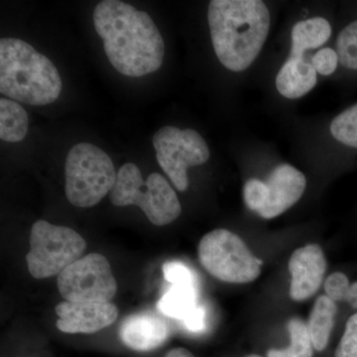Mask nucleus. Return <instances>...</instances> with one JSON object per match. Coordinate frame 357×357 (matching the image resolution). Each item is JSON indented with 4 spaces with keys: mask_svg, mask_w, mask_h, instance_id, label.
Listing matches in <instances>:
<instances>
[{
    "mask_svg": "<svg viewBox=\"0 0 357 357\" xmlns=\"http://www.w3.org/2000/svg\"><path fill=\"white\" fill-rule=\"evenodd\" d=\"M93 20L105 55L117 72L138 77L161 68L165 43L149 14L126 2L103 0L96 6Z\"/></svg>",
    "mask_w": 357,
    "mask_h": 357,
    "instance_id": "nucleus-1",
    "label": "nucleus"
},
{
    "mask_svg": "<svg viewBox=\"0 0 357 357\" xmlns=\"http://www.w3.org/2000/svg\"><path fill=\"white\" fill-rule=\"evenodd\" d=\"M208 21L215 55L231 72L248 69L269 34L270 13L260 0H213Z\"/></svg>",
    "mask_w": 357,
    "mask_h": 357,
    "instance_id": "nucleus-2",
    "label": "nucleus"
},
{
    "mask_svg": "<svg viewBox=\"0 0 357 357\" xmlns=\"http://www.w3.org/2000/svg\"><path fill=\"white\" fill-rule=\"evenodd\" d=\"M63 84L53 62L31 45L16 38L0 40V93L30 105L58 100Z\"/></svg>",
    "mask_w": 357,
    "mask_h": 357,
    "instance_id": "nucleus-3",
    "label": "nucleus"
},
{
    "mask_svg": "<svg viewBox=\"0 0 357 357\" xmlns=\"http://www.w3.org/2000/svg\"><path fill=\"white\" fill-rule=\"evenodd\" d=\"M109 199L116 206H139L157 227L173 222L182 211L177 194L168 181L161 174L152 173L145 182L134 163L124 164L119 169Z\"/></svg>",
    "mask_w": 357,
    "mask_h": 357,
    "instance_id": "nucleus-4",
    "label": "nucleus"
},
{
    "mask_svg": "<svg viewBox=\"0 0 357 357\" xmlns=\"http://www.w3.org/2000/svg\"><path fill=\"white\" fill-rule=\"evenodd\" d=\"M65 176L68 201L77 208H91L112 192L117 173L102 149L91 143H79L68 153Z\"/></svg>",
    "mask_w": 357,
    "mask_h": 357,
    "instance_id": "nucleus-5",
    "label": "nucleus"
},
{
    "mask_svg": "<svg viewBox=\"0 0 357 357\" xmlns=\"http://www.w3.org/2000/svg\"><path fill=\"white\" fill-rule=\"evenodd\" d=\"M30 250L26 256L28 270L36 279H46L76 262L86 248V241L67 227L38 220L30 232Z\"/></svg>",
    "mask_w": 357,
    "mask_h": 357,
    "instance_id": "nucleus-6",
    "label": "nucleus"
},
{
    "mask_svg": "<svg viewBox=\"0 0 357 357\" xmlns=\"http://www.w3.org/2000/svg\"><path fill=\"white\" fill-rule=\"evenodd\" d=\"M199 259L211 276L227 283H249L261 272V260L241 237L227 229L213 230L201 239Z\"/></svg>",
    "mask_w": 357,
    "mask_h": 357,
    "instance_id": "nucleus-7",
    "label": "nucleus"
},
{
    "mask_svg": "<svg viewBox=\"0 0 357 357\" xmlns=\"http://www.w3.org/2000/svg\"><path fill=\"white\" fill-rule=\"evenodd\" d=\"M153 146L160 167L181 192L189 187L188 168L203 165L211 156L208 143L194 129L164 126L154 134Z\"/></svg>",
    "mask_w": 357,
    "mask_h": 357,
    "instance_id": "nucleus-8",
    "label": "nucleus"
},
{
    "mask_svg": "<svg viewBox=\"0 0 357 357\" xmlns=\"http://www.w3.org/2000/svg\"><path fill=\"white\" fill-rule=\"evenodd\" d=\"M59 292L70 302L110 303L117 283L109 260L100 253L79 258L58 275Z\"/></svg>",
    "mask_w": 357,
    "mask_h": 357,
    "instance_id": "nucleus-9",
    "label": "nucleus"
},
{
    "mask_svg": "<svg viewBox=\"0 0 357 357\" xmlns=\"http://www.w3.org/2000/svg\"><path fill=\"white\" fill-rule=\"evenodd\" d=\"M57 328L66 333H95L114 323L119 310L112 303L65 302L56 307Z\"/></svg>",
    "mask_w": 357,
    "mask_h": 357,
    "instance_id": "nucleus-10",
    "label": "nucleus"
},
{
    "mask_svg": "<svg viewBox=\"0 0 357 357\" xmlns=\"http://www.w3.org/2000/svg\"><path fill=\"white\" fill-rule=\"evenodd\" d=\"M290 296L296 302L310 299L321 287L325 277L326 260L318 244H307L294 251L289 260Z\"/></svg>",
    "mask_w": 357,
    "mask_h": 357,
    "instance_id": "nucleus-11",
    "label": "nucleus"
},
{
    "mask_svg": "<svg viewBox=\"0 0 357 357\" xmlns=\"http://www.w3.org/2000/svg\"><path fill=\"white\" fill-rule=\"evenodd\" d=\"M265 183L267 185V202L258 215L271 220L285 213L302 198L306 190L307 178L295 167L281 164L272 171Z\"/></svg>",
    "mask_w": 357,
    "mask_h": 357,
    "instance_id": "nucleus-12",
    "label": "nucleus"
},
{
    "mask_svg": "<svg viewBox=\"0 0 357 357\" xmlns=\"http://www.w3.org/2000/svg\"><path fill=\"white\" fill-rule=\"evenodd\" d=\"M170 326L159 314L152 312L132 314L124 319L119 331L121 342L136 351L158 349L168 340Z\"/></svg>",
    "mask_w": 357,
    "mask_h": 357,
    "instance_id": "nucleus-13",
    "label": "nucleus"
},
{
    "mask_svg": "<svg viewBox=\"0 0 357 357\" xmlns=\"http://www.w3.org/2000/svg\"><path fill=\"white\" fill-rule=\"evenodd\" d=\"M317 81V72L312 63L307 62L304 56H290L277 74L275 84L284 98L297 100L311 91Z\"/></svg>",
    "mask_w": 357,
    "mask_h": 357,
    "instance_id": "nucleus-14",
    "label": "nucleus"
},
{
    "mask_svg": "<svg viewBox=\"0 0 357 357\" xmlns=\"http://www.w3.org/2000/svg\"><path fill=\"white\" fill-rule=\"evenodd\" d=\"M332 26L323 17H314L300 21L294 26L291 34V55L294 57L304 56L305 52L316 49L330 39Z\"/></svg>",
    "mask_w": 357,
    "mask_h": 357,
    "instance_id": "nucleus-15",
    "label": "nucleus"
},
{
    "mask_svg": "<svg viewBox=\"0 0 357 357\" xmlns=\"http://www.w3.org/2000/svg\"><path fill=\"white\" fill-rule=\"evenodd\" d=\"M337 312V307L335 301L328 296H321L314 303L307 323V328L314 349L317 351H324L328 345L331 333L335 325Z\"/></svg>",
    "mask_w": 357,
    "mask_h": 357,
    "instance_id": "nucleus-16",
    "label": "nucleus"
},
{
    "mask_svg": "<svg viewBox=\"0 0 357 357\" xmlns=\"http://www.w3.org/2000/svg\"><path fill=\"white\" fill-rule=\"evenodd\" d=\"M29 128V117L20 103L8 98L0 100V138L6 142L24 139Z\"/></svg>",
    "mask_w": 357,
    "mask_h": 357,
    "instance_id": "nucleus-17",
    "label": "nucleus"
},
{
    "mask_svg": "<svg viewBox=\"0 0 357 357\" xmlns=\"http://www.w3.org/2000/svg\"><path fill=\"white\" fill-rule=\"evenodd\" d=\"M197 307L196 289L174 286L159 300L157 307L162 314L177 319H184Z\"/></svg>",
    "mask_w": 357,
    "mask_h": 357,
    "instance_id": "nucleus-18",
    "label": "nucleus"
},
{
    "mask_svg": "<svg viewBox=\"0 0 357 357\" xmlns=\"http://www.w3.org/2000/svg\"><path fill=\"white\" fill-rule=\"evenodd\" d=\"M291 344L287 349H270L268 357H312V345L307 325L302 319L294 318L289 321Z\"/></svg>",
    "mask_w": 357,
    "mask_h": 357,
    "instance_id": "nucleus-19",
    "label": "nucleus"
},
{
    "mask_svg": "<svg viewBox=\"0 0 357 357\" xmlns=\"http://www.w3.org/2000/svg\"><path fill=\"white\" fill-rule=\"evenodd\" d=\"M331 134L347 146L357 148V103L333 119Z\"/></svg>",
    "mask_w": 357,
    "mask_h": 357,
    "instance_id": "nucleus-20",
    "label": "nucleus"
},
{
    "mask_svg": "<svg viewBox=\"0 0 357 357\" xmlns=\"http://www.w3.org/2000/svg\"><path fill=\"white\" fill-rule=\"evenodd\" d=\"M335 45L340 64L347 69L357 70V20L340 31Z\"/></svg>",
    "mask_w": 357,
    "mask_h": 357,
    "instance_id": "nucleus-21",
    "label": "nucleus"
},
{
    "mask_svg": "<svg viewBox=\"0 0 357 357\" xmlns=\"http://www.w3.org/2000/svg\"><path fill=\"white\" fill-rule=\"evenodd\" d=\"M164 278L174 286H182L196 289L197 279L194 272L189 267L185 266L182 262H167L162 267Z\"/></svg>",
    "mask_w": 357,
    "mask_h": 357,
    "instance_id": "nucleus-22",
    "label": "nucleus"
},
{
    "mask_svg": "<svg viewBox=\"0 0 357 357\" xmlns=\"http://www.w3.org/2000/svg\"><path fill=\"white\" fill-rule=\"evenodd\" d=\"M266 183L257 178H250L243 188V199L251 211L259 213L267 202Z\"/></svg>",
    "mask_w": 357,
    "mask_h": 357,
    "instance_id": "nucleus-23",
    "label": "nucleus"
},
{
    "mask_svg": "<svg viewBox=\"0 0 357 357\" xmlns=\"http://www.w3.org/2000/svg\"><path fill=\"white\" fill-rule=\"evenodd\" d=\"M335 357H357V312L347 321Z\"/></svg>",
    "mask_w": 357,
    "mask_h": 357,
    "instance_id": "nucleus-24",
    "label": "nucleus"
},
{
    "mask_svg": "<svg viewBox=\"0 0 357 357\" xmlns=\"http://www.w3.org/2000/svg\"><path fill=\"white\" fill-rule=\"evenodd\" d=\"M338 62L340 60H338L337 51L331 48H324L314 54L312 65L319 74L330 76L337 70Z\"/></svg>",
    "mask_w": 357,
    "mask_h": 357,
    "instance_id": "nucleus-25",
    "label": "nucleus"
},
{
    "mask_svg": "<svg viewBox=\"0 0 357 357\" xmlns=\"http://www.w3.org/2000/svg\"><path fill=\"white\" fill-rule=\"evenodd\" d=\"M351 284L347 275L335 272L328 277L325 282L326 295L333 301H345Z\"/></svg>",
    "mask_w": 357,
    "mask_h": 357,
    "instance_id": "nucleus-26",
    "label": "nucleus"
},
{
    "mask_svg": "<svg viewBox=\"0 0 357 357\" xmlns=\"http://www.w3.org/2000/svg\"><path fill=\"white\" fill-rule=\"evenodd\" d=\"M185 328L189 332L202 333L206 330V310L203 306H197L189 314L187 318L183 319Z\"/></svg>",
    "mask_w": 357,
    "mask_h": 357,
    "instance_id": "nucleus-27",
    "label": "nucleus"
},
{
    "mask_svg": "<svg viewBox=\"0 0 357 357\" xmlns=\"http://www.w3.org/2000/svg\"><path fill=\"white\" fill-rule=\"evenodd\" d=\"M345 301L354 309H357V282L352 284L349 287V292L347 294Z\"/></svg>",
    "mask_w": 357,
    "mask_h": 357,
    "instance_id": "nucleus-28",
    "label": "nucleus"
},
{
    "mask_svg": "<svg viewBox=\"0 0 357 357\" xmlns=\"http://www.w3.org/2000/svg\"><path fill=\"white\" fill-rule=\"evenodd\" d=\"M165 357H195L192 356V352L188 349H183V347H176V349H171Z\"/></svg>",
    "mask_w": 357,
    "mask_h": 357,
    "instance_id": "nucleus-29",
    "label": "nucleus"
},
{
    "mask_svg": "<svg viewBox=\"0 0 357 357\" xmlns=\"http://www.w3.org/2000/svg\"><path fill=\"white\" fill-rule=\"evenodd\" d=\"M246 357H261V356H255V354H251V356H248Z\"/></svg>",
    "mask_w": 357,
    "mask_h": 357,
    "instance_id": "nucleus-30",
    "label": "nucleus"
}]
</instances>
